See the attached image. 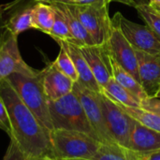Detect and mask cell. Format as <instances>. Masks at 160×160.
Returning a JSON list of instances; mask_svg holds the SVG:
<instances>
[{
    "mask_svg": "<svg viewBox=\"0 0 160 160\" xmlns=\"http://www.w3.org/2000/svg\"><path fill=\"white\" fill-rule=\"evenodd\" d=\"M53 63L61 72H63L66 76L71 79L74 82H78L79 77H78V73L75 68L74 63L63 46H60L59 53L56 59L53 61Z\"/></svg>",
    "mask_w": 160,
    "mask_h": 160,
    "instance_id": "d4e9b609",
    "label": "cell"
},
{
    "mask_svg": "<svg viewBox=\"0 0 160 160\" xmlns=\"http://www.w3.org/2000/svg\"><path fill=\"white\" fill-rule=\"evenodd\" d=\"M57 43L59 44V46H63L65 48V50L68 52L70 58L72 59L79 77L78 82L96 93H100L102 91V88L97 82L92 70L90 69L85 58L83 57L80 50V47L72 41L59 40L57 41Z\"/></svg>",
    "mask_w": 160,
    "mask_h": 160,
    "instance_id": "9a60e30c",
    "label": "cell"
},
{
    "mask_svg": "<svg viewBox=\"0 0 160 160\" xmlns=\"http://www.w3.org/2000/svg\"><path fill=\"white\" fill-rule=\"evenodd\" d=\"M68 4L95 44L105 45L112 29V18L109 15V5Z\"/></svg>",
    "mask_w": 160,
    "mask_h": 160,
    "instance_id": "5b68a950",
    "label": "cell"
},
{
    "mask_svg": "<svg viewBox=\"0 0 160 160\" xmlns=\"http://www.w3.org/2000/svg\"><path fill=\"white\" fill-rule=\"evenodd\" d=\"M102 90L109 98L117 103L132 108L141 107V102L137 100L127 89H125L113 77L109 80Z\"/></svg>",
    "mask_w": 160,
    "mask_h": 160,
    "instance_id": "44dd1931",
    "label": "cell"
},
{
    "mask_svg": "<svg viewBox=\"0 0 160 160\" xmlns=\"http://www.w3.org/2000/svg\"><path fill=\"white\" fill-rule=\"evenodd\" d=\"M43 159V158H42ZM42 159H36V158H29L27 156H25L17 146V144L10 140V144L8 147V150L7 152L6 155V158L5 160H42Z\"/></svg>",
    "mask_w": 160,
    "mask_h": 160,
    "instance_id": "484cf974",
    "label": "cell"
},
{
    "mask_svg": "<svg viewBox=\"0 0 160 160\" xmlns=\"http://www.w3.org/2000/svg\"><path fill=\"white\" fill-rule=\"evenodd\" d=\"M156 98H160V89H159V91L158 92V94H157V96H156Z\"/></svg>",
    "mask_w": 160,
    "mask_h": 160,
    "instance_id": "d590c367",
    "label": "cell"
},
{
    "mask_svg": "<svg viewBox=\"0 0 160 160\" xmlns=\"http://www.w3.org/2000/svg\"><path fill=\"white\" fill-rule=\"evenodd\" d=\"M17 38L8 30L0 28V82L13 73L36 75L39 71L28 66L22 59Z\"/></svg>",
    "mask_w": 160,
    "mask_h": 160,
    "instance_id": "ba28073f",
    "label": "cell"
},
{
    "mask_svg": "<svg viewBox=\"0 0 160 160\" xmlns=\"http://www.w3.org/2000/svg\"><path fill=\"white\" fill-rule=\"evenodd\" d=\"M53 158L59 160H91L100 144L93 136L67 129H53L51 134Z\"/></svg>",
    "mask_w": 160,
    "mask_h": 160,
    "instance_id": "3957f363",
    "label": "cell"
},
{
    "mask_svg": "<svg viewBox=\"0 0 160 160\" xmlns=\"http://www.w3.org/2000/svg\"><path fill=\"white\" fill-rule=\"evenodd\" d=\"M97 82L103 88L112 77V59L105 45L79 46Z\"/></svg>",
    "mask_w": 160,
    "mask_h": 160,
    "instance_id": "7c38bea8",
    "label": "cell"
},
{
    "mask_svg": "<svg viewBox=\"0 0 160 160\" xmlns=\"http://www.w3.org/2000/svg\"><path fill=\"white\" fill-rule=\"evenodd\" d=\"M39 71L36 75L13 73L7 79L26 107L42 126L49 132H52L53 127L50 114L49 99L43 90Z\"/></svg>",
    "mask_w": 160,
    "mask_h": 160,
    "instance_id": "7a4b0ae2",
    "label": "cell"
},
{
    "mask_svg": "<svg viewBox=\"0 0 160 160\" xmlns=\"http://www.w3.org/2000/svg\"><path fill=\"white\" fill-rule=\"evenodd\" d=\"M138 160H160V149L147 154H138Z\"/></svg>",
    "mask_w": 160,
    "mask_h": 160,
    "instance_id": "f546056e",
    "label": "cell"
},
{
    "mask_svg": "<svg viewBox=\"0 0 160 160\" xmlns=\"http://www.w3.org/2000/svg\"><path fill=\"white\" fill-rule=\"evenodd\" d=\"M150 3H160V0H150Z\"/></svg>",
    "mask_w": 160,
    "mask_h": 160,
    "instance_id": "e575fe53",
    "label": "cell"
},
{
    "mask_svg": "<svg viewBox=\"0 0 160 160\" xmlns=\"http://www.w3.org/2000/svg\"><path fill=\"white\" fill-rule=\"evenodd\" d=\"M112 22L136 51L160 54V38L150 27L127 19L121 12H116Z\"/></svg>",
    "mask_w": 160,
    "mask_h": 160,
    "instance_id": "52a82bcc",
    "label": "cell"
},
{
    "mask_svg": "<svg viewBox=\"0 0 160 160\" xmlns=\"http://www.w3.org/2000/svg\"><path fill=\"white\" fill-rule=\"evenodd\" d=\"M112 0H63L61 2H67L76 5H109Z\"/></svg>",
    "mask_w": 160,
    "mask_h": 160,
    "instance_id": "f1b7e54d",
    "label": "cell"
},
{
    "mask_svg": "<svg viewBox=\"0 0 160 160\" xmlns=\"http://www.w3.org/2000/svg\"><path fill=\"white\" fill-rule=\"evenodd\" d=\"M112 77L125 89H127L137 100L142 102L143 99L148 98L142 84L131 74L126 71L112 59Z\"/></svg>",
    "mask_w": 160,
    "mask_h": 160,
    "instance_id": "d6986e66",
    "label": "cell"
},
{
    "mask_svg": "<svg viewBox=\"0 0 160 160\" xmlns=\"http://www.w3.org/2000/svg\"><path fill=\"white\" fill-rule=\"evenodd\" d=\"M106 47L111 58L140 82L136 50L128 41L122 32L113 24Z\"/></svg>",
    "mask_w": 160,
    "mask_h": 160,
    "instance_id": "8fae6325",
    "label": "cell"
},
{
    "mask_svg": "<svg viewBox=\"0 0 160 160\" xmlns=\"http://www.w3.org/2000/svg\"><path fill=\"white\" fill-rule=\"evenodd\" d=\"M142 19L160 38V13L158 12L150 3H136L134 6Z\"/></svg>",
    "mask_w": 160,
    "mask_h": 160,
    "instance_id": "603a6c76",
    "label": "cell"
},
{
    "mask_svg": "<svg viewBox=\"0 0 160 160\" xmlns=\"http://www.w3.org/2000/svg\"><path fill=\"white\" fill-rule=\"evenodd\" d=\"M0 97L9 117L10 140L29 158L42 159L45 157H53L51 132L26 107L8 79L0 82Z\"/></svg>",
    "mask_w": 160,
    "mask_h": 160,
    "instance_id": "6da1fadb",
    "label": "cell"
},
{
    "mask_svg": "<svg viewBox=\"0 0 160 160\" xmlns=\"http://www.w3.org/2000/svg\"><path fill=\"white\" fill-rule=\"evenodd\" d=\"M151 5H152V7L158 11V12H159L160 13V3H150Z\"/></svg>",
    "mask_w": 160,
    "mask_h": 160,
    "instance_id": "d6a6232c",
    "label": "cell"
},
{
    "mask_svg": "<svg viewBox=\"0 0 160 160\" xmlns=\"http://www.w3.org/2000/svg\"><path fill=\"white\" fill-rule=\"evenodd\" d=\"M33 0H14L0 5V28L11 32L15 36L35 29L33 23Z\"/></svg>",
    "mask_w": 160,
    "mask_h": 160,
    "instance_id": "9c48e42d",
    "label": "cell"
},
{
    "mask_svg": "<svg viewBox=\"0 0 160 160\" xmlns=\"http://www.w3.org/2000/svg\"><path fill=\"white\" fill-rule=\"evenodd\" d=\"M52 6V5H51ZM54 22L52 28V31L49 36H51L56 42L59 40H67V41H74L70 29L61 12L56 9L54 7Z\"/></svg>",
    "mask_w": 160,
    "mask_h": 160,
    "instance_id": "cb8c5ba5",
    "label": "cell"
},
{
    "mask_svg": "<svg viewBox=\"0 0 160 160\" xmlns=\"http://www.w3.org/2000/svg\"><path fill=\"white\" fill-rule=\"evenodd\" d=\"M112 1H117V2H120V3H124L126 5H128V6H135L137 2H135L136 0H112Z\"/></svg>",
    "mask_w": 160,
    "mask_h": 160,
    "instance_id": "4dcf8cb0",
    "label": "cell"
},
{
    "mask_svg": "<svg viewBox=\"0 0 160 160\" xmlns=\"http://www.w3.org/2000/svg\"><path fill=\"white\" fill-rule=\"evenodd\" d=\"M43 90L49 101L57 100L72 92L74 82L61 72L53 62L39 71Z\"/></svg>",
    "mask_w": 160,
    "mask_h": 160,
    "instance_id": "4fadbf2b",
    "label": "cell"
},
{
    "mask_svg": "<svg viewBox=\"0 0 160 160\" xmlns=\"http://www.w3.org/2000/svg\"><path fill=\"white\" fill-rule=\"evenodd\" d=\"M49 109L53 129L81 131L98 140L79 98L73 92L57 100L49 101Z\"/></svg>",
    "mask_w": 160,
    "mask_h": 160,
    "instance_id": "277c9868",
    "label": "cell"
},
{
    "mask_svg": "<svg viewBox=\"0 0 160 160\" xmlns=\"http://www.w3.org/2000/svg\"><path fill=\"white\" fill-rule=\"evenodd\" d=\"M54 8L50 4L36 3L33 8L34 28L50 35L54 22Z\"/></svg>",
    "mask_w": 160,
    "mask_h": 160,
    "instance_id": "ffe728a7",
    "label": "cell"
},
{
    "mask_svg": "<svg viewBox=\"0 0 160 160\" xmlns=\"http://www.w3.org/2000/svg\"><path fill=\"white\" fill-rule=\"evenodd\" d=\"M140 82L148 98H156L160 89V54L136 51Z\"/></svg>",
    "mask_w": 160,
    "mask_h": 160,
    "instance_id": "5bb4252c",
    "label": "cell"
},
{
    "mask_svg": "<svg viewBox=\"0 0 160 160\" xmlns=\"http://www.w3.org/2000/svg\"><path fill=\"white\" fill-rule=\"evenodd\" d=\"M117 103V102H116ZM120 107L131 117H133L136 121L142 124L145 127H148L154 130L160 132V115L155 112L146 111L141 107L139 108H132V107H127L120 103H118Z\"/></svg>",
    "mask_w": 160,
    "mask_h": 160,
    "instance_id": "7402d4cb",
    "label": "cell"
},
{
    "mask_svg": "<svg viewBox=\"0 0 160 160\" xmlns=\"http://www.w3.org/2000/svg\"><path fill=\"white\" fill-rule=\"evenodd\" d=\"M42 160H59V159H57V158H53V157H45V158H44Z\"/></svg>",
    "mask_w": 160,
    "mask_h": 160,
    "instance_id": "836d02e7",
    "label": "cell"
},
{
    "mask_svg": "<svg viewBox=\"0 0 160 160\" xmlns=\"http://www.w3.org/2000/svg\"><path fill=\"white\" fill-rule=\"evenodd\" d=\"M0 129L4 130L9 137L11 135V128H10V122L8 113L6 108V105L0 97Z\"/></svg>",
    "mask_w": 160,
    "mask_h": 160,
    "instance_id": "4316f807",
    "label": "cell"
},
{
    "mask_svg": "<svg viewBox=\"0 0 160 160\" xmlns=\"http://www.w3.org/2000/svg\"><path fill=\"white\" fill-rule=\"evenodd\" d=\"M128 149L138 154H147L160 149V132L136 122L131 132Z\"/></svg>",
    "mask_w": 160,
    "mask_h": 160,
    "instance_id": "2e32d148",
    "label": "cell"
},
{
    "mask_svg": "<svg viewBox=\"0 0 160 160\" xmlns=\"http://www.w3.org/2000/svg\"><path fill=\"white\" fill-rule=\"evenodd\" d=\"M99 101L107 129L114 142L128 148L136 120L128 114L118 103L109 98L103 90L99 93Z\"/></svg>",
    "mask_w": 160,
    "mask_h": 160,
    "instance_id": "8992f818",
    "label": "cell"
},
{
    "mask_svg": "<svg viewBox=\"0 0 160 160\" xmlns=\"http://www.w3.org/2000/svg\"><path fill=\"white\" fill-rule=\"evenodd\" d=\"M56 9H58L61 14L64 16L70 32L73 37V42L76 43L78 46H87V45H95V42L86 29L83 27L80 20L74 14L73 10L70 8V5L67 2H53L52 4Z\"/></svg>",
    "mask_w": 160,
    "mask_h": 160,
    "instance_id": "e0dca14e",
    "label": "cell"
},
{
    "mask_svg": "<svg viewBox=\"0 0 160 160\" xmlns=\"http://www.w3.org/2000/svg\"><path fill=\"white\" fill-rule=\"evenodd\" d=\"M141 108L160 115V98H146L141 102Z\"/></svg>",
    "mask_w": 160,
    "mask_h": 160,
    "instance_id": "83f0119b",
    "label": "cell"
},
{
    "mask_svg": "<svg viewBox=\"0 0 160 160\" xmlns=\"http://www.w3.org/2000/svg\"><path fill=\"white\" fill-rule=\"evenodd\" d=\"M91 160H138V154L116 142H100Z\"/></svg>",
    "mask_w": 160,
    "mask_h": 160,
    "instance_id": "ac0fdd59",
    "label": "cell"
},
{
    "mask_svg": "<svg viewBox=\"0 0 160 160\" xmlns=\"http://www.w3.org/2000/svg\"><path fill=\"white\" fill-rule=\"evenodd\" d=\"M72 92L79 98L86 117L97 134L100 142H114L111 137L103 116L100 101L99 93H96L84 86L78 82H74Z\"/></svg>",
    "mask_w": 160,
    "mask_h": 160,
    "instance_id": "30bf717a",
    "label": "cell"
},
{
    "mask_svg": "<svg viewBox=\"0 0 160 160\" xmlns=\"http://www.w3.org/2000/svg\"><path fill=\"white\" fill-rule=\"evenodd\" d=\"M36 3H45V4H52L53 2H57V1H63V0H33Z\"/></svg>",
    "mask_w": 160,
    "mask_h": 160,
    "instance_id": "1f68e13d",
    "label": "cell"
}]
</instances>
